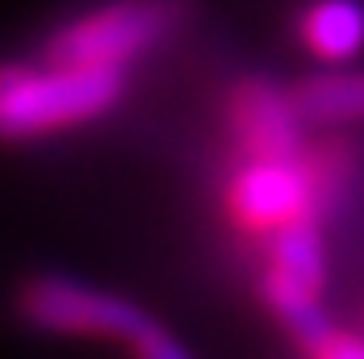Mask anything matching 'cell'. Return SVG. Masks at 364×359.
Masks as SVG:
<instances>
[{
	"mask_svg": "<svg viewBox=\"0 0 364 359\" xmlns=\"http://www.w3.org/2000/svg\"><path fill=\"white\" fill-rule=\"evenodd\" d=\"M301 46L323 63H348L364 50V4L360 0H314L297 17Z\"/></svg>",
	"mask_w": 364,
	"mask_h": 359,
	"instance_id": "cell-7",
	"label": "cell"
},
{
	"mask_svg": "<svg viewBox=\"0 0 364 359\" xmlns=\"http://www.w3.org/2000/svg\"><path fill=\"white\" fill-rule=\"evenodd\" d=\"M17 314L34 330L72 334V338H113L126 347H134L155 326V318L130 297L55 272L30 276L17 288Z\"/></svg>",
	"mask_w": 364,
	"mask_h": 359,
	"instance_id": "cell-3",
	"label": "cell"
},
{
	"mask_svg": "<svg viewBox=\"0 0 364 359\" xmlns=\"http://www.w3.org/2000/svg\"><path fill=\"white\" fill-rule=\"evenodd\" d=\"M230 130L243 146V159H301V117L289 88H277L268 75H247L230 92Z\"/></svg>",
	"mask_w": 364,
	"mask_h": 359,
	"instance_id": "cell-5",
	"label": "cell"
},
{
	"mask_svg": "<svg viewBox=\"0 0 364 359\" xmlns=\"http://www.w3.org/2000/svg\"><path fill=\"white\" fill-rule=\"evenodd\" d=\"M289 101L301 126H356L364 121V72L323 67L289 84Z\"/></svg>",
	"mask_w": 364,
	"mask_h": 359,
	"instance_id": "cell-6",
	"label": "cell"
},
{
	"mask_svg": "<svg viewBox=\"0 0 364 359\" xmlns=\"http://www.w3.org/2000/svg\"><path fill=\"white\" fill-rule=\"evenodd\" d=\"M226 205L235 221H243L255 234H281L293 221L314 217V184L301 159H247L230 184Z\"/></svg>",
	"mask_w": 364,
	"mask_h": 359,
	"instance_id": "cell-4",
	"label": "cell"
},
{
	"mask_svg": "<svg viewBox=\"0 0 364 359\" xmlns=\"http://www.w3.org/2000/svg\"><path fill=\"white\" fill-rule=\"evenodd\" d=\"M193 17V0H105L46 38V63L122 72Z\"/></svg>",
	"mask_w": 364,
	"mask_h": 359,
	"instance_id": "cell-2",
	"label": "cell"
},
{
	"mask_svg": "<svg viewBox=\"0 0 364 359\" xmlns=\"http://www.w3.org/2000/svg\"><path fill=\"white\" fill-rule=\"evenodd\" d=\"M130 351H134V359H193V355H188V347H184L181 338H172L159 322L151 326L143 338L130 347Z\"/></svg>",
	"mask_w": 364,
	"mask_h": 359,
	"instance_id": "cell-8",
	"label": "cell"
},
{
	"mask_svg": "<svg viewBox=\"0 0 364 359\" xmlns=\"http://www.w3.org/2000/svg\"><path fill=\"white\" fill-rule=\"evenodd\" d=\"M126 96L122 72H84L59 63H0V143H30L97 121Z\"/></svg>",
	"mask_w": 364,
	"mask_h": 359,
	"instance_id": "cell-1",
	"label": "cell"
},
{
	"mask_svg": "<svg viewBox=\"0 0 364 359\" xmlns=\"http://www.w3.org/2000/svg\"><path fill=\"white\" fill-rule=\"evenodd\" d=\"M314 359H364V338H356V334H331L327 343L314 351Z\"/></svg>",
	"mask_w": 364,
	"mask_h": 359,
	"instance_id": "cell-9",
	"label": "cell"
}]
</instances>
